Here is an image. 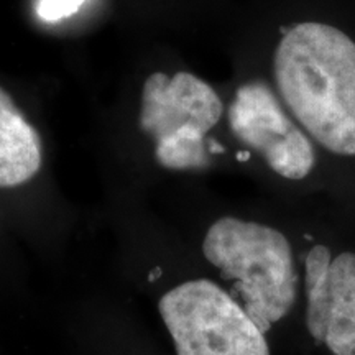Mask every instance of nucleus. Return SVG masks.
I'll return each mask as SVG.
<instances>
[{"instance_id": "nucleus-3", "label": "nucleus", "mask_w": 355, "mask_h": 355, "mask_svg": "<svg viewBox=\"0 0 355 355\" xmlns=\"http://www.w3.org/2000/svg\"><path fill=\"white\" fill-rule=\"evenodd\" d=\"M225 115L211 84L191 73H155L141 89L140 127L155 140V158L168 170H196L224 153L209 132Z\"/></svg>"}, {"instance_id": "nucleus-2", "label": "nucleus", "mask_w": 355, "mask_h": 355, "mask_svg": "<svg viewBox=\"0 0 355 355\" xmlns=\"http://www.w3.org/2000/svg\"><path fill=\"white\" fill-rule=\"evenodd\" d=\"M204 257L222 278L234 279L243 309L266 332L296 300L291 245L279 230L239 217H220L207 230Z\"/></svg>"}, {"instance_id": "nucleus-8", "label": "nucleus", "mask_w": 355, "mask_h": 355, "mask_svg": "<svg viewBox=\"0 0 355 355\" xmlns=\"http://www.w3.org/2000/svg\"><path fill=\"white\" fill-rule=\"evenodd\" d=\"M86 0H38L37 13L46 21H58L74 15Z\"/></svg>"}, {"instance_id": "nucleus-7", "label": "nucleus", "mask_w": 355, "mask_h": 355, "mask_svg": "<svg viewBox=\"0 0 355 355\" xmlns=\"http://www.w3.org/2000/svg\"><path fill=\"white\" fill-rule=\"evenodd\" d=\"M42 166V140L0 87V188L25 184Z\"/></svg>"}, {"instance_id": "nucleus-6", "label": "nucleus", "mask_w": 355, "mask_h": 355, "mask_svg": "<svg viewBox=\"0 0 355 355\" xmlns=\"http://www.w3.org/2000/svg\"><path fill=\"white\" fill-rule=\"evenodd\" d=\"M304 270L309 334L334 355H355V254L332 259L326 245H314Z\"/></svg>"}, {"instance_id": "nucleus-4", "label": "nucleus", "mask_w": 355, "mask_h": 355, "mask_svg": "<svg viewBox=\"0 0 355 355\" xmlns=\"http://www.w3.org/2000/svg\"><path fill=\"white\" fill-rule=\"evenodd\" d=\"M178 355H270L265 332L209 279H191L159 300Z\"/></svg>"}, {"instance_id": "nucleus-5", "label": "nucleus", "mask_w": 355, "mask_h": 355, "mask_svg": "<svg viewBox=\"0 0 355 355\" xmlns=\"http://www.w3.org/2000/svg\"><path fill=\"white\" fill-rule=\"evenodd\" d=\"M225 119L232 137L245 146V152L259 155L283 180L301 183L318 170L316 148L288 117L261 76L237 84L225 104Z\"/></svg>"}, {"instance_id": "nucleus-1", "label": "nucleus", "mask_w": 355, "mask_h": 355, "mask_svg": "<svg viewBox=\"0 0 355 355\" xmlns=\"http://www.w3.org/2000/svg\"><path fill=\"white\" fill-rule=\"evenodd\" d=\"M263 79L318 155L355 159V0H306L277 28Z\"/></svg>"}]
</instances>
